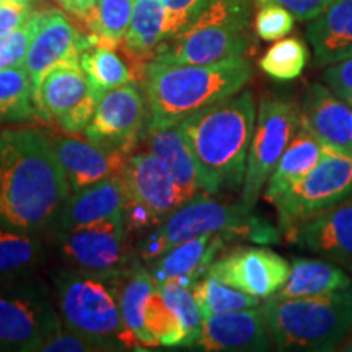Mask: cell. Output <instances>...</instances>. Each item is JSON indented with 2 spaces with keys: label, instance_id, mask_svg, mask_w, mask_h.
Returning a JSON list of instances; mask_svg holds the SVG:
<instances>
[{
  "label": "cell",
  "instance_id": "1",
  "mask_svg": "<svg viewBox=\"0 0 352 352\" xmlns=\"http://www.w3.org/2000/svg\"><path fill=\"white\" fill-rule=\"evenodd\" d=\"M70 186L51 135L38 129H0V227L54 235Z\"/></svg>",
  "mask_w": 352,
  "mask_h": 352
},
{
  "label": "cell",
  "instance_id": "2",
  "mask_svg": "<svg viewBox=\"0 0 352 352\" xmlns=\"http://www.w3.org/2000/svg\"><path fill=\"white\" fill-rule=\"evenodd\" d=\"M199 170L202 191L243 186L246 160L256 126V101L250 90L196 111L178 124Z\"/></svg>",
  "mask_w": 352,
  "mask_h": 352
},
{
  "label": "cell",
  "instance_id": "3",
  "mask_svg": "<svg viewBox=\"0 0 352 352\" xmlns=\"http://www.w3.org/2000/svg\"><path fill=\"white\" fill-rule=\"evenodd\" d=\"M140 77L148 104V132L176 126L189 114L239 94L252 80L253 67L243 56L214 64L152 60Z\"/></svg>",
  "mask_w": 352,
  "mask_h": 352
},
{
  "label": "cell",
  "instance_id": "4",
  "mask_svg": "<svg viewBox=\"0 0 352 352\" xmlns=\"http://www.w3.org/2000/svg\"><path fill=\"white\" fill-rule=\"evenodd\" d=\"M279 351H336L352 329V285L315 297H267L261 305Z\"/></svg>",
  "mask_w": 352,
  "mask_h": 352
},
{
  "label": "cell",
  "instance_id": "5",
  "mask_svg": "<svg viewBox=\"0 0 352 352\" xmlns=\"http://www.w3.org/2000/svg\"><path fill=\"white\" fill-rule=\"evenodd\" d=\"M113 277L88 274L72 267L57 272V314L65 329L95 342L100 351L140 349L122 320Z\"/></svg>",
  "mask_w": 352,
  "mask_h": 352
},
{
  "label": "cell",
  "instance_id": "6",
  "mask_svg": "<svg viewBox=\"0 0 352 352\" xmlns=\"http://www.w3.org/2000/svg\"><path fill=\"white\" fill-rule=\"evenodd\" d=\"M252 0H210L183 30L166 38L153 60L166 64H214L243 56L250 44Z\"/></svg>",
  "mask_w": 352,
  "mask_h": 352
},
{
  "label": "cell",
  "instance_id": "7",
  "mask_svg": "<svg viewBox=\"0 0 352 352\" xmlns=\"http://www.w3.org/2000/svg\"><path fill=\"white\" fill-rule=\"evenodd\" d=\"M208 233H226L227 236H240L254 243H277L279 240L276 228L266 220L254 217L241 202L223 204L210 199L208 192H199L144 240L140 256L148 263L173 246Z\"/></svg>",
  "mask_w": 352,
  "mask_h": 352
},
{
  "label": "cell",
  "instance_id": "8",
  "mask_svg": "<svg viewBox=\"0 0 352 352\" xmlns=\"http://www.w3.org/2000/svg\"><path fill=\"white\" fill-rule=\"evenodd\" d=\"M352 197V153L327 145L323 155L302 179L272 202L285 235L303 220Z\"/></svg>",
  "mask_w": 352,
  "mask_h": 352
},
{
  "label": "cell",
  "instance_id": "9",
  "mask_svg": "<svg viewBox=\"0 0 352 352\" xmlns=\"http://www.w3.org/2000/svg\"><path fill=\"white\" fill-rule=\"evenodd\" d=\"M59 329L60 316L34 277L0 284V351L38 352Z\"/></svg>",
  "mask_w": 352,
  "mask_h": 352
},
{
  "label": "cell",
  "instance_id": "10",
  "mask_svg": "<svg viewBox=\"0 0 352 352\" xmlns=\"http://www.w3.org/2000/svg\"><path fill=\"white\" fill-rule=\"evenodd\" d=\"M300 126V107H297L294 101L274 96H264L259 101L256 126L241 186L243 191L240 202L246 209L253 210L256 206L261 189Z\"/></svg>",
  "mask_w": 352,
  "mask_h": 352
},
{
  "label": "cell",
  "instance_id": "11",
  "mask_svg": "<svg viewBox=\"0 0 352 352\" xmlns=\"http://www.w3.org/2000/svg\"><path fill=\"white\" fill-rule=\"evenodd\" d=\"M57 254L72 270L113 277L132 261L129 223L126 214L51 236Z\"/></svg>",
  "mask_w": 352,
  "mask_h": 352
},
{
  "label": "cell",
  "instance_id": "12",
  "mask_svg": "<svg viewBox=\"0 0 352 352\" xmlns=\"http://www.w3.org/2000/svg\"><path fill=\"white\" fill-rule=\"evenodd\" d=\"M122 176L129 197L126 208L129 228L158 227L184 204L170 168L151 151L129 157Z\"/></svg>",
  "mask_w": 352,
  "mask_h": 352
},
{
  "label": "cell",
  "instance_id": "13",
  "mask_svg": "<svg viewBox=\"0 0 352 352\" xmlns=\"http://www.w3.org/2000/svg\"><path fill=\"white\" fill-rule=\"evenodd\" d=\"M43 121L56 122L65 134H78L94 116L98 100L80 67V56L56 64L34 91Z\"/></svg>",
  "mask_w": 352,
  "mask_h": 352
},
{
  "label": "cell",
  "instance_id": "14",
  "mask_svg": "<svg viewBox=\"0 0 352 352\" xmlns=\"http://www.w3.org/2000/svg\"><path fill=\"white\" fill-rule=\"evenodd\" d=\"M145 100L134 82L107 91L96 104L83 135L94 144L131 153L147 116Z\"/></svg>",
  "mask_w": 352,
  "mask_h": 352
},
{
  "label": "cell",
  "instance_id": "15",
  "mask_svg": "<svg viewBox=\"0 0 352 352\" xmlns=\"http://www.w3.org/2000/svg\"><path fill=\"white\" fill-rule=\"evenodd\" d=\"M290 264L267 248H236L210 264L208 274L232 287L267 298L283 287Z\"/></svg>",
  "mask_w": 352,
  "mask_h": 352
},
{
  "label": "cell",
  "instance_id": "16",
  "mask_svg": "<svg viewBox=\"0 0 352 352\" xmlns=\"http://www.w3.org/2000/svg\"><path fill=\"white\" fill-rule=\"evenodd\" d=\"M94 34H80L67 16L57 8L43 10L41 23L30 44L23 67L32 78L34 91L41 85L46 74L56 64L69 57L80 56L87 47L94 46Z\"/></svg>",
  "mask_w": 352,
  "mask_h": 352
},
{
  "label": "cell",
  "instance_id": "17",
  "mask_svg": "<svg viewBox=\"0 0 352 352\" xmlns=\"http://www.w3.org/2000/svg\"><path fill=\"white\" fill-rule=\"evenodd\" d=\"M287 239L352 272V197L303 220Z\"/></svg>",
  "mask_w": 352,
  "mask_h": 352
},
{
  "label": "cell",
  "instance_id": "18",
  "mask_svg": "<svg viewBox=\"0 0 352 352\" xmlns=\"http://www.w3.org/2000/svg\"><path fill=\"white\" fill-rule=\"evenodd\" d=\"M56 155L59 158L67 182L70 195L98 183L114 175H122L126 170L129 153L120 148H109L67 135H51Z\"/></svg>",
  "mask_w": 352,
  "mask_h": 352
},
{
  "label": "cell",
  "instance_id": "19",
  "mask_svg": "<svg viewBox=\"0 0 352 352\" xmlns=\"http://www.w3.org/2000/svg\"><path fill=\"white\" fill-rule=\"evenodd\" d=\"M272 340L261 307L227 311L202 320L195 347L199 351H270Z\"/></svg>",
  "mask_w": 352,
  "mask_h": 352
},
{
  "label": "cell",
  "instance_id": "20",
  "mask_svg": "<svg viewBox=\"0 0 352 352\" xmlns=\"http://www.w3.org/2000/svg\"><path fill=\"white\" fill-rule=\"evenodd\" d=\"M227 239L226 233H208L183 241L148 261V271L155 284L171 280L192 289L197 280L208 274L210 264L217 259V254Z\"/></svg>",
  "mask_w": 352,
  "mask_h": 352
},
{
  "label": "cell",
  "instance_id": "21",
  "mask_svg": "<svg viewBox=\"0 0 352 352\" xmlns=\"http://www.w3.org/2000/svg\"><path fill=\"white\" fill-rule=\"evenodd\" d=\"M302 126L329 147L352 153V107L327 85L311 83L300 107Z\"/></svg>",
  "mask_w": 352,
  "mask_h": 352
},
{
  "label": "cell",
  "instance_id": "22",
  "mask_svg": "<svg viewBox=\"0 0 352 352\" xmlns=\"http://www.w3.org/2000/svg\"><path fill=\"white\" fill-rule=\"evenodd\" d=\"M127 202L129 197L124 176L114 175L101 179L70 195L57 232L126 214Z\"/></svg>",
  "mask_w": 352,
  "mask_h": 352
},
{
  "label": "cell",
  "instance_id": "23",
  "mask_svg": "<svg viewBox=\"0 0 352 352\" xmlns=\"http://www.w3.org/2000/svg\"><path fill=\"white\" fill-rule=\"evenodd\" d=\"M113 283L127 331L131 333L140 349L155 347L157 342L148 333L147 321H145V308H147L148 298L157 289L148 267H144L142 264L132 259L120 274L113 277Z\"/></svg>",
  "mask_w": 352,
  "mask_h": 352
},
{
  "label": "cell",
  "instance_id": "24",
  "mask_svg": "<svg viewBox=\"0 0 352 352\" xmlns=\"http://www.w3.org/2000/svg\"><path fill=\"white\" fill-rule=\"evenodd\" d=\"M316 65H331L352 57V0H334L307 26Z\"/></svg>",
  "mask_w": 352,
  "mask_h": 352
},
{
  "label": "cell",
  "instance_id": "25",
  "mask_svg": "<svg viewBox=\"0 0 352 352\" xmlns=\"http://www.w3.org/2000/svg\"><path fill=\"white\" fill-rule=\"evenodd\" d=\"M327 144L315 138L307 127L300 126L294 139L285 148L280 160L277 162L274 171L266 182L264 199L274 202L280 195H284L290 186H294L298 179H302L308 171L318 164L323 155Z\"/></svg>",
  "mask_w": 352,
  "mask_h": 352
},
{
  "label": "cell",
  "instance_id": "26",
  "mask_svg": "<svg viewBox=\"0 0 352 352\" xmlns=\"http://www.w3.org/2000/svg\"><path fill=\"white\" fill-rule=\"evenodd\" d=\"M351 285L352 277L347 274L344 267L328 259L296 258L290 264L287 279L274 297H315L347 289Z\"/></svg>",
  "mask_w": 352,
  "mask_h": 352
},
{
  "label": "cell",
  "instance_id": "27",
  "mask_svg": "<svg viewBox=\"0 0 352 352\" xmlns=\"http://www.w3.org/2000/svg\"><path fill=\"white\" fill-rule=\"evenodd\" d=\"M148 151L160 157L173 175L184 204L202 191L199 170L178 126L148 131Z\"/></svg>",
  "mask_w": 352,
  "mask_h": 352
},
{
  "label": "cell",
  "instance_id": "28",
  "mask_svg": "<svg viewBox=\"0 0 352 352\" xmlns=\"http://www.w3.org/2000/svg\"><path fill=\"white\" fill-rule=\"evenodd\" d=\"M170 36V15L160 0H134L131 23L124 36L126 51L139 59L151 57Z\"/></svg>",
  "mask_w": 352,
  "mask_h": 352
},
{
  "label": "cell",
  "instance_id": "29",
  "mask_svg": "<svg viewBox=\"0 0 352 352\" xmlns=\"http://www.w3.org/2000/svg\"><path fill=\"white\" fill-rule=\"evenodd\" d=\"M44 239L0 227V284L34 277L44 259Z\"/></svg>",
  "mask_w": 352,
  "mask_h": 352
},
{
  "label": "cell",
  "instance_id": "30",
  "mask_svg": "<svg viewBox=\"0 0 352 352\" xmlns=\"http://www.w3.org/2000/svg\"><path fill=\"white\" fill-rule=\"evenodd\" d=\"M41 120L34 88L23 65L0 70V122Z\"/></svg>",
  "mask_w": 352,
  "mask_h": 352
},
{
  "label": "cell",
  "instance_id": "31",
  "mask_svg": "<svg viewBox=\"0 0 352 352\" xmlns=\"http://www.w3.org/2000/svg\"><path fill=\"white\" fill-rule=\"evenodd\" d=\"M80 67L88 78L91 91L100 101L107 91L132 82V72L113 47L94 46L80 52Z\"/></svg>",
  "mask_w": 352,
  "mask_h": 352
},
{
  "label": "cell",
  "instance_id": "32",
  "mask_svg": "<svg viewBox=\"0 0 352 352\" xmlns=\"http://www.w3.org/2000/svg\"><path fill=\"white\" fill-rule=\"evenodd\" d=\"M134 0H95L83 19L95 36V44L114 47L124 39L129 28Z\"/></svg>",
  "mask_w": 352,
  "mask_h": 352
},
{
  "label": "cell",
  "instance_id": "33",
  "mask_svg": "<svg viewBox=\"0 0 352 352\" xmlns=\"http://www.w3.org/2000/svg\"><path fill=\"white\" fill-rule=\"evenodd\" d=\"M191 290L202 314V318L258 307L259 300H261L259 297L232 287V285L210 274H206L202 279L197 280Z\"/></svg>",
  "mask_w": 352,
  "mask_h": 352
},
{
  "label": "cell",
  "instance_id": "34",
  "mask_svg": "<svg viewBox=\"0 0 352 352\" xmlns=\"http://www.w3.org/2000/svg\"><path fill=\"white\" fill-rule=\"evenodd\" d=\"M308 50L298 38H284L264 52L259 67L276 80H294L305 69Z\"/></svg>",
  "mask_w": 352,
  "mask_h": 352
},
{
  "label": "cell",
  "instance_id": "35",
  "mask_svg": "<svg viewBox=\"0 0 352 352\" xmlns=\"http://www.w3.org/2000/svg\"><path fill=\"white\" fill-rule=\"evenodd\" d=\"M145 321L157 346H188L186 334L178 316L164 300L158 289H155V292L148 298L147 308H145Z\"/></svg>",
  "mask_w": 352,
  "mask_h": 352
},
{
  "label": "cell",
  "instance_id": "36",
  "mask_svg": "<svg viewBox=\"0 0 352 352\" xmlns=\"http://www.w3.org/2000/svg\"><path fill=\"white\" fill-rule=\"evenodd\" d=\"M157 289L164 297V300L168 303V307L175 311V315L178 316L184 334H186L188 346H195L201 334L202 320L204 318H202L196 298L192 296V290L178 283H171V280L157 284Z\"/></svg>",
  "mask_w": 352,
  "mask_h": 352
},
{
  "label": "cell",
  "instance_id": "37",
  "mask_svg": "<svg viewBox=\"0 0 352 352\" xmlns=\"http://www.w3.org/2000/svg\"><path fill=\"white\" fill-rule=\"evenodd\" d=\"M43 10H34V13L13 32L0 36V70L20 67L25 64L26 52L38 26L41 23Z\"/></svg>",
  "mask_w": 352,
  "mask_h": 352
},
{
  "label": "cell",
  "instance_id": "38",
  "mask_svg": "<svg viewBox=\"0 0 352 352\" xmlns=\"http://www.w3.org/2000/svg\"><path fill=\"white\" fill-rule=\"evenodd\" d=\"M294 20L296 16L284 7L263 6L254 19V32L264 41H276V39L284 38L294 28Z\"/></svg>",
  "mask_w": 352,
  "mask_h": 352
},
{
  "label": "cell",
  "instance_id": "39",
  "mask_svg": "<svg viewBox=\"0 0 352 352\" xmlns=\"http://www.w3.org/2000/svg\"><path fill=\"white\" fill-rule=\"evenodd\" d=\"M323 82L338 98L352 107V57L324 69Z\"/></svg>",
  "mask_w": 352,
  "mask_h": 352
},
{
  "label": "cell",
  "instance_id": "40",
  "mask_svg": "<svg viewBox=\"0 0 352 352\" xmlns=\"http://www.w3.org/2000/svg\"><path fill=\"white\" fill-rule=\"evenodd\" d=\"M162 6L168 10L171 21V36L191 23L204 10L210 0H160Z\"/></svg>",
  "mask_w": 352,
  "mask_h": 352
},
{
  "label": "cell",
  "instance_id": "41",
  "mask_svg": "<svg viewBox=\"0 0 352 352\" xmlns=\"http://www.w3.org/2000/svg\"><path fill=\"white\" fill-rule=\"evenodd\" d=\"M44 352H90V351H100V347L91 342L87 338L78 336V334L69 331V329H59V331L47 338L41 346Z\"/></svg>",
  "mask_w": 352,
  "mask_h": 352
},
{
  "label": "cell",
  "instance_id": "42",
  "mask_svg": "<svg viewBox=\"0 0 352 352\" xmlns=\"http://www.w3.org/2000/svg\"><path fill=\"white\" fill-rule=\"evenodd\" d=\"M34 13V2L7 0L0 3V36L13 32Z\"/></svg>",
  "mask_w": 352,
  "mask_h": 352
},
{
  "label": "cell",
  "instance_id": "43",
  "mask_svg": "<svg viewBox=\"0 0 352 352\" xmlns=\"http://www.w3.org/2000/svg\"><path fill=\"white\" fill-rule=\"evenodd\" d=\"M261 6H274L284 7L296 16L297 20L310 21L316 19L320 13H323L327 8L331 6L334 0H258Z\"/></svg>",
  "mask_w": 352,
  "mask_h": 352
},
{
  "label": "cell",
  "instance_id": "44",
  "mask_svg": "<svg viewBox=\"0 0 352 352\" xmlns=\"http://www.w3.org/2000/svg\"><path fill=\"white\" fill-rule=\"evenodd\" d=\"M64 10H67L69 13L77 16H85L90 8L94 7L95 0H56Z\"/></svg>",
  "mask_w": 352,
  "mask_h": 352
},
{
  "label": "cell",
  "instance_id": "45",
  "mask_svg": "<svg viewBox=\"0 0 352 352\" xmlns=\"http://www.w3.org/2000/svg\"><path fill=\"white\" fill-rule=\"evenodd\" d=\"M338 349L344 351V352H352V329H351V333L346 336V340L341 342V346L338 347Z\"/></svg>",
  "mask_w": 352,
  "mask_h": 352
}]
</instances>
